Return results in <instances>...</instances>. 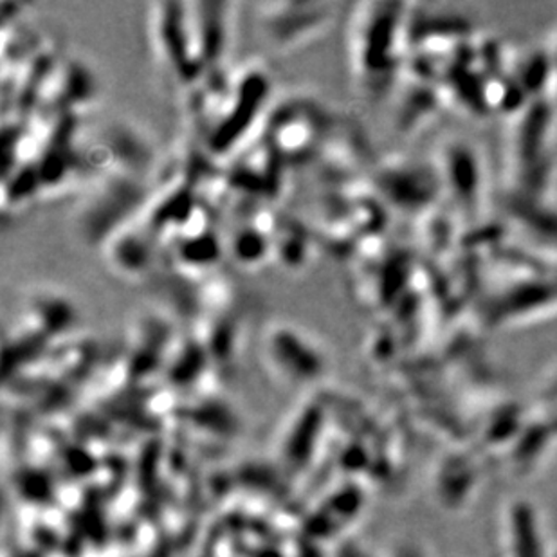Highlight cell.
I'll list each match as a JSON object with an SVG mask.
<instances>
[{
    "instance_id": "6da1fadb",
    "label": "cell",
    "mask_w": 557,
    "mask_h": 557,
    "mask_svg": "<svg viewBox=\"0 0 557 557\" xmlns=\"http://www.w3.org/2000/svg\"><path fill=\"white\" fill-rule=\"evenodd\" d=\"M186 114L202 158L227 161L268 120L271 82L258 63L224 69L186 92Z\"/></svg>"
},
{
    "instance_id": "3957f363",
    "label": "cell",
    "mask_w": 557,
    "mask_h": 557,
    "mask_svg": "<svg viewBox=\"0 0 557 557\" xmlns=\"http://www.w3.org/2000/svg\"><path fill=\"white\" fill-rule=\"evenodd\" d=\"M388 11L389 5H358L348 22V63L364 89H375L392 63L395 16Z\"/></svg>"
},
{
    "instance_id": "277c9868",
    "label": "cell",
    "mask_w": 557,
    "mask_h": 557,
    "mask_svg": "<svg viewBox=\"0 0 557 557\" xmlns=\"http://www.w3.org/2000/svg\"><path fill=\"white\" fill-rule=\"evenodd\" d=\"M257 27L268 48L293 53L331 26L332 4L321 2H263L257 5Z\"/></svg>"
},
{
    "instance_id": "5b68a950",
    "label": "cell",
    "mask_w": 557,
    "mask_h": 557,
    "mask_svg": "<svg viewBox=\"0 0 557 557\" xmlns=\"http://www.w3.org/2000/svg\"><path fill=\"white\" fill-rule=\"evenodd\" d=\"M332 125L309 100H285L269 112L265 132L285 163H309L318 158Z\"/></svg>"
},
{
    "instance_id": "7a4b0ae2",
    "label": "cell",
    "mask_w": 557,
    "mask_h": 557,
    "mask_svg": "<svg viewBox=\"0 0 557 557\" xmlns=\"http://www.w3.org/2000/svg\"><path fill=\"white\" fill-rule=\"evenodd\" d=\"M148 37L159 71L177 89L188 92L202 82L189 37L185 2L153 4L148 13Z\"/></svg>"
}]
</instances>
